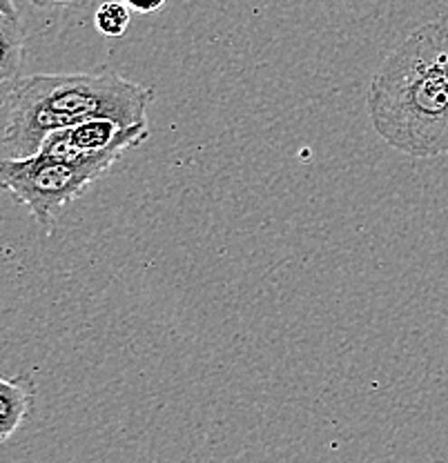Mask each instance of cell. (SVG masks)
Instances as JSON below:
<instances>
[{
	"label": "cell",
	"mask_w": 448,
	"mask_h": 463,
	"mask_svg": "<svg viewBox=\"0 0 448 463\" xmlns=\"http://www.w3.org/2000/svg\"><path fill=\"white\" fill-rule=\"evenodd\" d=\"M0 14H9V16H18V9L14 0H0Z\"/></svg>",
	"instance_id": "obj_9"
},
{
	"label": "cell",
	"mask_w": 448,
	"mask_h": 463,
	"mask_svg": "<svg viewBox=\"0 0 448 463\" xmlns=\"http://www.w3.org/2000/svg\"><path fill=\"white\" fill-rule=\"evenodd\" d=\"M25 29L21 16L0 14V105L9 103L14 87L21 80Z\"/></svg>",
	"instance_id": "obj_5"
},
{
	"label": "cell",
	"mask_w": 448,
	"mask_h": 463,
	"mask_svg": "<svg viewBox=\"0 0 448 463\" xmlns=\"http://www.w3.org/2000/svg\"><path fill=\"white\" fill-rule=\"evenodd\" d=\"M83 0H56V7H70V5H79Z\"/></svg>",
	"instance_id": "obj_11"
},
{
	"label": "cell",
	"mask_w": 448,
	"mask_h": 463,
	"mask_svg": "<svg viewBox=\"0 0 448 463\" xmlns=\"http://www.w3.org/2000/svg\"><path fill=\"white\" fill-rule=\"evenodd\" d=\"M33 399H36V385L32 376L21 374L16 379L0 376V446L23 426L33 408Z\"/></svg>",
	"instance_id": "obj_6"
},
{
	"label": "cell",
	"mask_w": 448,
	"mask_h": 463,
	"mask_svg": "<svg viewBox=\"0 0 448 463\" xmlns=\"http://www.w3.org/2000/svg\"><path fill=\"white\" fill-rule=\"evenodd\" d=\"M368 116L390 147L413 158L448 154V16L424 23L370 80Z\"/></svg>",
	"instance_id": "obj_1"
},
{
	"label": "cell",
	"mask_w": 448,
	"mask_h": 463,
	"mask_svg": "<svg viewBox=\"0 0 448 463\" xmlns=\"http://www.w3.org/2000/svg\"><path fill=\"white\" fill-rule=\"evenodd\" d=\"M123 154V149H112L83 161H65L47 154L5 158L0 161V190L30 210L43 234H52L61 207L79 199Z\"/></svg>",
	"instance_id": "obj_3"
},
{
	"label": "cell",
	"mask_w": 448,
	"mask_h": 463,
	"mask_svg": "<svg viewBox=\"0 0 448 463\" xmlns=\"http://www.w3.org/2000/svg\"><path fill=\"white\" fill-rule=\"evenodd\" d=\"M148 137V123L123 128V125L114 123V120L94 118L50 134L38 154L65 158V161H83V158L112 152V149L128 152V149L141 145Z\"/></svg>",
	"instance_id": "obj_4"
},
{
	"label": "cell",
	"mask_w": 448,
	"mask_h": 463,
	"mask_svg": "<svg viewBox=\"0 0 448 463\" xmlns=\"http://www.w3.org/2000/svg\"><path fill=\"white\" fill-rule=\"evenodd\" d=\"M36 7H56V0H30Z\"/></svg>",
	"instance_id": "obj_10"
},
{
	"label": "cell",
	"mask_w": 448,
	"mask_h": 463,
	"mask_svg": "<svg viewBox=\"0 0 448 463\" xmlns=\"http://www.w3.org/2000/svg\"><path fill=\"white\" fill-rule=\"evenodd\" d=\"M123 5H128L132 12L137 14H154L167 3V0H120Z\"/></svg>",
	"instance_id": "obj_8"
},
{
	"label": "cell",
	"mask_w": 448,
	"mask_h": 463,
	"mask_svg": "<svg viewBox=\"0 0 448 463\" xmlns=\"http://www.w3.org/2000/svg\"><path fill=\"white\" fill-rule=\"evenodd\" d=\"M129 21H132V9L120 0H110L103 3L94 14V25L103 36L120 38L128 32Z\"/></svg>",
	"instance_id": "obj_7"
},
{
	"label": "cell",
	"mask_w": 448,
	"mask_h": 463,
	"mask_svg": "<svg viewBox=\"0 0 448 463\" xmlns=\"http://www.w3.org/2000/svg\"><path fill=\"white\" fill-rule=\"evenodd\" d=\"M149 87L120 79L117 71L99 74H33L18 80L9 96L3 143L14 158L41 152L50 134L94 118L123 128L148 123Z\"/></svg>",
	"instance_id": "obj_2"
}]
</instances>
